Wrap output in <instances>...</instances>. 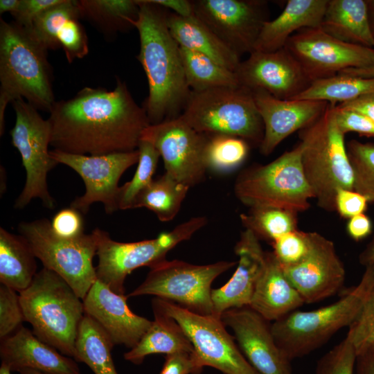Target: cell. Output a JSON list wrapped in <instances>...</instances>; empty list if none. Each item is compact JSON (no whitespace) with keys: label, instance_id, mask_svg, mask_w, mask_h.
<instances>
[{"label":"cell","instance_id":"obj_28","mask_svg":"<svg viewBox=\"0 0 374 374\" xmlns=\"http://www.w3.org/2000/svg\"><path fill=\"white\" fill-rule=\"evenodd\" d=\"M167 24L179 46L202 53L232 71L238 69L240 57L195 15L184 17L168 13Z\"/></svg>","mask_w":374,"mask_h":374},{"label":"cell","instance_id":"obj_57","mask_svg":"<svg viewBox=\"0 0 374 374\" xmlns=\"http://www.w3.org/2000/svg\"><path fill=\"white\" fill-rule=\"evenodd\" d=\"M21 4V0H1L0 14L10 12L12 15L17 12Z\"/></svg>","mask_w":374,"mask_h":374},{"label":"cell","instance_id":"obj_20","mask_svg":"<svg viewBox=\"0 0 374 374\" xmlns=\"http://www.w3.org/2000/svg\"><path fill=\"white\" fill-rule=\"evenodd\" d=\"M235 73L241 86L263 89L283 100H293L312 82L285 47L273 52L253 51Z\"/></svg>","mask_w":374,"mask_h":374},{"label":"cell","instance_id":"obj_39","mask_svg":"<svg viewBox=\"0 0 374 374\" xmlns=\"http://www.w3.org/2000/svg\"><path fill=\"white\" fill-rule=\"evenodd\" d=\"M139 152L137 168L130 181L120 187L118 209H132L138 194L153 180L160 154L149 142L141 140L138 146Z\"/></svg>","mask_w":374,"mask_h":374},{"label":"cell","instance_id":"obj_1","mask_svg":"<svg viewBox=\"0 0 374 374\" xmlns=\"http://www.w3.org/2000/svg\"><path fill=\"white\" fill-rule=\"evenodd\" d=\"M49 113L51 145L74 154L135 150L150 125L143 107L119 79L113 90L84 87L71 98L55 102Z\"/></svg>","mask_w":374,"mask_h":374},{"label":"cell","instance_id":"obj_4","mask_svg":"<svg viewBox=\"0 0 374 374\" xmlns=\"http://www.w3.org/2000/svg\"><path fill=\"white\" fill-rule=\"evenodd\" d=\"M19 294L25 321L42 341L73 357L83 301L60 275L43 267Z\"/></svg>","mask_w":374,"mask_h":374},{"label":"cell","instance_id":"obj_60","mask_svg":"<svg viewBox=\"0 0 374 374\" xmlns=\"http://www.w3.org/2000/svg\"><path fill=\"white\" fill-rule=\"evenodd\" d=\"M11 371L9 368H8L7 366L3 365V364H1V367H0V374H11Z\"/></svg>","mask_w":374,"mask_h":374},{"label":"cell","instance_id":"obj_58","mask_svg":"<svg viewBox=\"0 0 374 374\" xmlns=\"http://www.w3.org/2000/svg\"><path fill=\"white\" fill-rule=\"evenodd\" d=\"M371 30L374 37V0H366Z\"/></svg>","mask_w":374,"mask_h":374},{"label":"cell","instance_id":"obj_8","mask_svg":"<svg viewBox=\"0 0 374 374\" xmlns=\"http://www.w3.org/2000/svg\"><path fill=\"white\" fill-rule=\"evenodd\" d=\"M302 145L284 152L271 162L241 172L234 193L244 204L269 206L299 213L310 207L312 191L301 165Z\"/></svg>","mask_w":374,"mask_h":374},{"label":"cell","instance_id":"obj_41","mask_svg":"<svg viewBox=\"0 0 374 374\" xmlns=\"http://www.w3.org/2000/svg\"><path fill=\"white\" fill-rule=\"evenodd\" d=\"M348 328L346 337L354 346L357 355L367 351L374 344V288Z\"/></svg>","mask_w":374,"mask_h":374},{"label":"cell","instance_id":"obj_42","mask_svg":"<svg viewBox=\"0 0 374 374\" xmlns=\"http://www.w3.org/2000/svg\"><path fill=\"white\" fill-rule=\"evenodd\" d=\"M273 253L282 267L295 265L307 255L310 246V232L298 229L289 232L271 243Z\"/></svg>","mask_w":374,"mask_h":374},{"label":"cell","instance_id":"obj_53","mask_svg":"<svg viewBox=\"0 0 374 374\" xmlns=\"http://www.w3.org/2000/svg\"><path fill=\"white\" fill-rule=\"evenodd\" d=\"M163 8L170 9L173 13L184 17L195 15L193 1L188 0H148Z\"/></svg>","mask_w":374,"mask_h":374},{"label":"cell","instance_id":"obj_37","mask_svg":"<svg viewBox=\"0 0 374 374\" xmlns=\"http://www.w3.org/2000/svg\"><path fill=\"white\" fill-rule=\"evenodd\" d=\"M249 149V144L238 137L208 136L204 153L206 169L218 173L231 172L243 163Z\"/></svg>","mask_w":374,"mask_h":374},{"label":"cell","instance_id":"obj_47","mask_svg":"<svg viewBox=\"0 0 374 374\" xmlns=\"http://www.w3.org/2000/svg\"><path fill=\"white\" fill-rule=\"evenodd\" d=\"M334 111L336 123L344 134L356 132L362 136L374 137V122L366 116L337 105L335 106Z\"/></svg>","mask_w":374,"mask_h":374},{"label":"cell","instance_id":"obj_32","mask_svg":"<svg viewBox=\"0 0 374 374\" xmlns=\"http://www.w3.org/2000/svg\"><path fill=\"white\" fill-rule=\"evenodd\" d=\"M114 346L98 324L84 314L79 327L73 358L86 364L94 374H118L112 356Z\"/></svg>","mask_w":374,"mask_h":374},{"label":"cell","instance_id":"obj_15","mask_svg":"<svg viewBox=\"0 0 374 374\" xmlns=\"http://www.w3.org/2000/svg\"><path fill=\"white\" fill-rule=\"evenodd\" d=\"M208 139V135L194 130L181 116L149 125L141 137L157 150L165 172L189 188L202 181L207 170L204 153Z\"/></svg>","mask_w":374,"mask_h":374},{"label":"cell","instance_id":"obj_3","mask_svg":"<svg viewBox=\"0 0 374 374\" xmlns=\"http://www.w3.org/2000/svg\"><path fill=\"white\" fill-rule=\"evenodd\" d=\"M47 53L28 28L1 19V136L6 107L16 99L21 98L37 109L51 111L55 100Z\"/></svg>","mask_w":374,"mask_h":374},{"label":"cell","instance_id":"obj_13","mask_svg":"<svg viewBox=\"0 0 374 374\" xmlns=\"http://www.w3.org/2000/svg\"><path fill=\"white\" fill-rule=\"evenodd\" d=\"M152 306L153 311L179 323L204 366L213 367L224 374H260L246 359L221 318L201 315L158 297L152 299Z\"/></svg>","mask_w":374,"mask_h":374},{"label":"cell","instance_id":"obj_56","mask_svg":"<svg viewBox=\"0 0 374 374\" xmlns=\"http://www.w3.org/2000/svg\"><path fill=\"white\" fill-rule=\"evenodd\" d=\"M339 73H347L363 78H374V65L366 68H351Z\"/></svg>","mask_w":374,"mask_h":374},{"label":"cell","instance_id":"obj_54","mask_svg":"<svg viewBox=\"0 0 374 374\" xmlns=\"http://www.w3.org/2000/svg\"><path fill=\"white\" fill-rule=\"evenodd\" d=\"M356 366L357 374H374V353L368 350L357 355Z\"/></svg>","mask_w":374,"mask_h":374},{"label":"cell","instance_id":"obj_59","mask_svg":"<svg viewBox=\"0 0 374 374\" xmlns=\"http://www.w3.org/2000/svg\"><path fill=\"white\" fill-rule=\"evenodd\" d=\"M19 373V374H44L42 372L33 370V369H28V368L23 369L20 371Z\"/></svg>","mask_w":374,"mask_h":374},{"label":"cell","instance_id":"obj_16","mask_svg":"<svg viewBox=\"0 0 374 374\" xmlns=\"http://www.w3.org/2000/svg\"><path fill=\"white\" fill-rule=\"evenodd\" d=\"M49 154L58 163L70 167L82 179L85 192L71 204V207L82 213H87L95 202L103 203L107 213L118 210L119 179L130 167L138 163L139 157L138 149L96 156L56 150H50Z\"/></svg>","mask_w":374,"mask_h":374},{"label":"cell","instance_id":"obj_61","mask_svg":"<svg viewBox=\"0 0 374 374\" xmlns=\"http://www.w3.org/2000/svg\"><path fill=\"white\" fill-rule=\"evenodd\" d=\"M369 350H371L374 353V344L371 347Z\"/></svg>","mask_w":374,"mask_h":374},{"label":"cell","instance_id":"obj_2","mask_svg":"<svg viewBox=\"0 0 374 374\" xmlns=\"http://www.w3.org/2000/svg\"><path fill=\"white\" fill-rule=\"evenodd\" d=\"M138 17L131 25L139 34L136 58L145 73L149 93L144 103L149 122L157 124L179 116L190 93L180 55L172 36L165 8L148 0H136Z\"/></svg>","mask_w":374,"mask_h":374},{"label":"cell","instance_id":"obj_30","mask_svg":"<svg viewBox=\"0 0 374 374\" xmlns=\"http://www.w3.org/2000/svg\"><path fill=\"white\" fill-rule=\"evenodd\" d=\"M30 245L21 235L0 228V283L17 292L27 289L37 272Z\"/></svg>","mask_w":374,"mask_h":374},{"label":"cell","instance_id":"obj_35","mask_svg":"<svg viewBox=\"0 0 374 374\" xmlns=\"http://www.w3.org/2000/svg\"><path fill=\"white\" fill-rule=\"evenodd\" d=\"M179 52L186 81L191 91L240 85L234 71L222 66L209 57L181 46Z\"/></svg>","mask_w":374,"mask_h":374},{"label":"cell","instance_id":"obj_21","mask_svg":"<svg viewBox=\"0 0 374 374\" xmlns=\"http://www.w3.org/2000/svg\"><path fill=\"white\" fill-rule=\"evenodd\" d=\"M251 91L264 125L259 148L265 156L292 133L314 123L328 105L324 101L280 99L260 89Z\"/></svg>","mask_w":374,"mask_h":374},{"label":"cell","instance_id":"obj_14","mask_svg":"<svg viewBox=\"0 0 374 374\" xmlns=\"http://www.w3.org/2000/svg\"><path fill=\"white\" fill-rule=\"evenodd\" d=\"M285 48L312 82L347 69L374 65V48L342 42L321 27L299 30L288 39Z\"/></svg>","mask_w":374,"mask_h":374},{"label":"cell","instance_id":"obj_23","mask_svg":"<svg viewBox=\"0 0 374 374\" xmlns=\"http://www.w3.org/2000/svg\"><path fill=\"white\" fill-rule=\"evenodd\" d=\"M234 250L239 258L235 271L225 285L211 292L213 315L219 318L229 309L249 306L265 263L266 251L248 229L242 232Z\"/></svg>","mask_w":374,"mask_h":374},{"label":"cell","instance_id":"obj_31","mask_svg":"<svg viewBox=\"0 0 374 374\" xmlns=\"http://www.w3.org/2000/svg\"><path fill=\"white\" fill-rule=\"evenodd\" d=\"M80 19L94 26L107 37L133 27L139 6L136 0H78Z\"/></svg>","mask_w":374,"mask_h":374},{"label":"cell","instance_id":"obj_38","mask_svg":"<svg viewBox=\"0 0 374 374\" xmlns=\"http://www.w3.org/2000/svg\"><path fill=\"white\" fill-rule=\"evenodd\" d=\"M80 19L77 1H62L42 12L28 28L34 38L47 51L61 48L57 35L64 24Z\"/></svg>","mask_w":374,"mask_h":374},{"label":"cell","instance_id":"obj_52","mask_svg":"<svg viewBox=\"0 0 374 374\" xmlns=\"http://www.w3.org/2000/svg\"><path fill=\"white\" fill-rule=\"evenodd\" d=\"M346 229L349 236L354 240L359 241L371 233L372 224L368 217L362 213L350 218Z\"/></svg>","mask_w":374,"mask_h":374},{"label":"cell","instance_id":"obj_17","mask_svg":"<svg viewBox=\"0 0 374 374\" xmlns=\"http://www.w3.org/2000/svg\"><path fill=\"white\" fill-rule=\"evenodd\" d=\"M194 14L240 57L250 54L267 19V3L261 0L193 1Z\"/></svg>","mask_w":374,"mask_h":374},{"label":"cell","instance_id":"obj_48","mask_svg":"<svg viewBox=\"0 0 374 374\" xmlns=\"http://www.w3.org/2000/svg\"><path fill=\"white\" fill-rule=\"evenodd\" d=\"M204 367L195 352H177L166 356L160 374H200Z\"/></svg>","mask_w":374,"mask_h":374},{"label":"cell","instance_id":"obj_24","mask_svg":"<svg viewBox=\"0 0 374 374\" xmlns=\"http://www.w3.org/2000/svg\"><path fill=\"white\" fill-rule=\"evenodd\" d=\"M1 364L11 371L33 369L44 374H81L75 360L37 337L21 326L1 340Z\"/></svg>","mask_w":374,"mask_h":374},{"label":"cell","instance_id":"obj_33","mask_svg":"<svg viewBox=\"0 0 374 374\" xmlns=\"http://www.w3.org/2000/svg\"><path fill=\"white\" fill-rule=\"evenodd\" d=\"M189 188L165 172L138 194L132 208H146L160 221H171L179 211Z\"/></svg>","mask_w":374,"mask_h":374},{"label":"cell","instance_id":"obj_22","mask_svg":"<svg viewBox=\"0 0 374 374\" xmlns=\"http://www.w3.org/2000/svg\"><path fill=\"white\" fill-rule=\"evenodd\" d=\"M127 299V296L115 293L97 279L82 301L84 314L98 324L113 344L131 349L149 329L152 321L134 314Z\"/></svg>","mask_w":374,"mask_h":374},{"label":"cell","instance_id":"obj_10","mask_svg":"<svg viewBox=\"0 0 374 374\" xmlns=\"http://www.w3.org/2000/svg\"><path fill=\"white\" fill-rule=\"evenodd\" d=\"M18 230L44 267L60 275L83 300L97 280L93 265L96 255L93 233L62 238L53 232L51 222L46 219L21 222Z\"/></svg>","mask_w":374,"mask_h":374},{"label":"cell","instance_id":"obj_43","mask_svg":"<svg viewBox=\"0 0 374 374\" xmlns=\"http://www.w3.org/2000/svg\"><path fill=\"white\" fill-rule=\"evenodd\" d=\"M356 350L346 337L318 362L316 374H353Z\"/></svg>","mask_w":374,"mask_h":374},{"label":"cell","instance_id":"obj_18","mask_svg":"<svg viewBox=\"0 0 374 374\" xmlns=\"http://www.w3.org/2000/svg\"><path fill=\"white\" fill-rule=\"evenodd\" d=\"M310 246L298 263L282 267L305 303L321 301L335 295L343 286L345 268L332 241L310 232Z\"/></svg>","mask_w":374,"mask_h":374},{"label":"cell","instance_id":"obj_49","mask_svg":"<svg viewBox=\"0 0 374 374\" xmlns=\"http://www.w3.org/2000/svg\"><path fill=\"white\" fill-rule=\"evenodd\" d=\"M368 199L354 190L340 188L335 195V211L343 217L351 218L364 213L366 210Z\"/></svg>","mask_w":374,"mask_h":374},{"label":"cell","instance_id":"obj_12","mask_svg":"<svg viewBox=\"0 0 374 374\" xmlns=\"http://www.w3.org/2000/svg\"><path fill=\"white\" fill-rule=\"evenodd\" d=\"M16 114L10 131L12 143L21 157L26 171L24 188L15 201V208L21 209L35 198L52 209L55 202L47 184V175L58 163L49 154L51 129L48 119H44L37 109L20 98L12 102Z\"/></svg>","mask_w":374,"mask_h":374},{"label":"cell","instance_id":"obj_19","mask_svg":"<svg viewBox=\"0 0 374 374\" xmlns=\"http://www.w3.org/2000/svg\"><path fill=\"white\" fill-rule=\"evenodd\" d=\"M238 346L260 374H293L290 362L277 344L271 324L250 306L232 308L221 315Z\"/></svg>","mask_w":374,"mask_h":374},{"label":"cell","instance_id":"obj_46","mask_svg":"<svg viewBox=\"0 0 374 374\" xmlns=\"http://www.w3.org/2000/svg\"><path fill=\"white\" fill-rule=\"evenodd\" d=\"M51 227L58 237L73 239L84 233V221L81 213L72 207L58 211L52 218Z\"/></svg>","mask_w":374,"mask_h":374},{"label":"cell","instance_id":"obj_29","mask_svg":"<svg viewBox=\"0 0 374 374\" xmlns=\"http://www.w3.org/2000/svg\"><path fill=\"white\" fill-rule=\"evenodd\" d=\"M154 320L139 343L124 354L125 360L141 364L152 354L169 355L177 352H195L189 339L172 318L153 311Z\"/></svg>","mask_w":374,"mask_h":374},{"label":"cell","instance_id":"obj_36","mask_svg":"<svg viewBox=\"0 0 374 374\" xmlns=\"http://www.w3.org/2000/svg\"><path fill=\"white\" fill-rule=\"evenodd\" d=\"M298 213L285 209L269 207H251L247 213L240 216L245 229L257 238L272 243L282 235L297 229Z\"/></svg>","mask_w":374,"mask_h":374},{"label":"cell","instance_id":"obj_26","mask_svg":"<svg viewBox=\"0 0 374 374\" xmlns=\"http://www.w3.org/2000/svg\"><path fill=\"white\" fill-rule=\"evenodd\" d=\"M327 3L328 0H289L276 18L264 24L254 51H278L299 30L320 28Z\"/></svg>","mask_w":374,"mask_h":374},{"label":"cell","instance_id":"obj_5","mask_svg":"<svg viewBox=\"0 0 374 374\" xmlns=\"http://www.w3.org/2000/svg\"><path fill=\"white\" fill-rule=\"evenodd\" d=\"M373 288L374 271L366 268L359 283L338 301L313 310H296L272 322L277 344L290 361L308 355L350 326Z\"/></svg>","mask_w":374,"mask_h":374},{"label":"cell","instance_id":"obj_40","mask_svg":"<svg viewBox=\"0 0 374 374\" xmlns=\"http://www.w3.org/2000/svg\"><path fill=\"white\" fill-rule=\"evenodd\" d=\"M353 172V190L374 202V144L350 140L346 144Z\"/></svg>","mask_w":374,"mask_h":374},{"label":"cell","instance_id":"obj_55","mask_svg":"<svg viewBox=\"0 0 374 374\" xmlns=\"http://www.w3.org/2000/svg\"><path fill=\"white\" fill-rule=\"evenodd\" d=\"M360 262L374 271V238L359 256Z\"/></svg>","mask_w":374,"mask_h":374},{"label":"cell","instance_id":"obj_7","mask_svg":"<svg viewBox=\"0 0 374 374\" xmlns=\"http://www.w3.org/2000/svg\"><path fill=\"white\" fill-rule=\"evenodd\" d=\"M180 116L208 136L238 137L258 146L263 139L264 125L252 91L241 85L191 91Z\"/></svg>","mask_w":374,"mask_h":374},{"label":"cell","instance_id":"obj_6","mask_svg":"<svg viewBox=\"0 0 374 374\" xmlns=\"http://www.w3.org/2000/svg\"><path fill=\"white\" fill-rule=\"evenodd\" d=\"M335 105L328 103L323 114L299 134L304 175L319 207L328 211H335L337 190H353V168L345 134L335 121Z\"/></svg>","mask_w":374,"mask_h":374},{"label":"cell","instance_id":"obj_11","mask_svg":"<svg viewBox=\"0 0 374 374\" xmlns=\"http://www.w3.org/2000/svg\"><path fill=\"white\" fill-rule=\"evenodd\" d=\"M235 262L197 265L167 260L150 268L143 282L127 296L153 295L201 315H213L211 284Z\"/></svg>","mask_w":374,"mask_h":374},{"label":"cell","instance_id":"obj_9","mask_svg":"<svg viewBox=\"0 0 374 374\" xmlns=\"http://www.w3.org/2000/svg\"><path fill=\"white\" fill-rule=\"evenodd\" d=\"M206 223L205 217H192L154 239L132 242H117L107 232L95 229L92 233L96 240L98 258L97 279L115 293L125 294L124 283L128 274L139 267L152 268L165 261L169 251L190 239Z\"/></svg>","mask_w":374,"mask_h":374},{"label":"cell","instance_id":"obj_45","mask_svg":"<svg viewBox=\"0 0 374 374\" xmlns=\"http://www.w3.org/2000/svg\"><path fill=\"white\" fill-rule=\"evenodd\" d=\"M78 18L67 21L60 30L57 39L69 63L81 59L89 52L88 38Z\"/></svg>","mask_w":374,"mask_h":374},{"label":"cell","instance_id":"obj_34","mask_svg":"<svg viewBox=\"0 0 374 374\" xmlns=\"http://www.w3.org/2000/svg\"><path fill=\"white\" fill-rule=\"evenodd\" d=\"M374 91V78L339 73L312 81L293 100H311L336 105L350 101Z\"/></svg>","mask_w":374,"mask_h":374},{"label":"cell","instance_id":"obj_51","mask_svg":"<svg viewBox=\"0 0 374 374\" xmlns=\"http://www.w3.org/2000/svg\"><path fill=\"white\" fill-rule=\"evenodd\" d=\"M337 105L360 113L374 122V91Z\"/></svg>","mask_w":374,"mask_h":374},{"label":"cell","instance_id":"obj_25","mask_svg":"<svg viewBox=\"0 0 374 374\" xmlns=\"http://www.w3.org/2000/svg\"><path fill=\"white\" fill-rule=\"evenodd\" d=\"M303 304L273 252L266 251L265 263L249 306L269 322H274Z\"/></svg>","mask_w":374,"mask_h":374},{"label":"cell","instance_id":"obj_44","mask_svg":"<svg viewBox=\"0 0 374 374\" xmlns=\"http://www.w3.org/2000/svg\"><path fill=\"white\" fill-rule=\"evenodd\" d=\"M15 290L0 286V339H5L15 333L25 321L19 299V294Z\"/></svg>","mask_w":374,"mask_h":374},{"label":"cell","instance_id":"obj_27","mask_svg":"<svg viewBox=\"0 0 374 374\" xmlns=\"http://www.w3.org/2000/svg\"><path fill=\"white\" fill-rule=\"evenodd\" d=\"M321 28L342 42L374 48L366 0H328Z\"/></svg>","mask_w":374,"mask_h":374},{"label":"cell","instance_id":"obj_50","mask_svg":"<svg viewBox=\"0 0 374 374\" xmlns=\"http://www.w3.org/2000/svg\"><path fill=\"white\" fill-rule=\"evenodd\" d=\"M62 1V0H21L19 10L12 15L15 22L30 28L42 12Z\"/></svg>","mask_w":374,"mask_h":374}]
</instances>
